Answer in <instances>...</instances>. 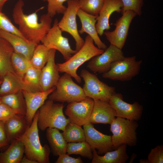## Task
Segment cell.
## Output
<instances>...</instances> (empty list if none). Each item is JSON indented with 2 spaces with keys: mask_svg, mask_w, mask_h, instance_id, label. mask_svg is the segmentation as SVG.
<instances>
[{
  "mask_svg": "<svg viewBox=\"0 0 163 163\" xmlns=\"http://www.w3.org/2000/svg\"><path fill=\"white\" fill-rule=\"evenodd\" d=\"M62 134L67 143L85 141L83 129L71 122L67 124Z\"/></svg>",
  "mask_w": 163,
  "mask_h": 163,
  "instance_id": "cell-30",
  "label": "cell"
},
{
  "mask_svg": "<svg viewBox=\"0 0 163 163\" xmlns=\"http://www.w3.org/2000/svg\"><path fill=\"white\" fill-rule=\"evenodd\" d=\"M0 79H1L0 78Z\"/></svg>",
  "mask_w": 163,
  "mask_h": 163,
  "instance_id": "cell-48",
  "label": "cell"
},
{
  "mask_svg": "<svg viewBox=\"0 0 163 163\" xmlns=\"http://www.w3.org/2000/svg\"><path fill=\"white\" fill-rule=\"evenodd\" d=\"M80 76L84 82L82 88L86 96L93 100L109 102L116 92L115 87L101 81L96 75L86 69L81 70Z\"/></svg>",
  "mask_w": 163,
  "mask_h": 163,
  "instance_id": "cell-8",
  "label": "cell"
},
{
  "mask_svg": "<svg viewBox=\"0 0 163 163\" xmlns=\"http://www.w3.org/2000/svg\"><path fill=\"white\" fill-rule=\"evenodd\" d=\"M123 6L121 0H104L96 19L95 27L98 35L102 36L105 30H108L110 28L109 23L110 15L114 12H121Z\"/></svg>",
  "mask_w": 163,
  "mask_h": 163,
  "instance_id": "cell-18",
  "label": "cell"
},
{
  "mask_svg": "<svg viewBox=\"0 0 163 163\" xmlns=\"http://www.w3.org/2000/svg\"><path fill=\"white\" fill-rule=\"evenodd\" d=\"M94 104L90 116L92 123L110 124L117 117L115 110L109 102L94 100Z\"/></svg>",
  "mask_w": 163,
  "mask_h": 163,
  "instance_id": "cell-20",
  "label": "cell"
},
{
  "mask_svg": "<svg viewBox=\"0 0 163 163\" xmlns=\"http://www.w3.org/2000/svg\"><path fill=\"white\" fill-rule=\"evenodd\" d=\"M72 76L65 73L56 85L55 89L48 96L49 99L64 103L81 101L86 97L83 88L75 83Z\"/></svg>",
  "mask_w": 163,
  "mask_h": 163,
  "instance_id": "cell-6",
  "label": "cell"
},
{
  "mask_svg": "<svg viewBox=\"0 0 163 163\" xmlns=\"http://www.w3.org/2000/svg\"><path fill=\"white\" fill-rule=\"evenodd\" d=\"M58 21L56 19L53 26L41 41L42 43L50 50H58L64 59L68 60L77 51L72 49L67 38L63 37L58 25Z\"/></svg>",
  "mask_w": 163,
  "mask_h": 163,
  "instance_id": "cell-10",
  "label": "cell"
},
{
  "mask_svg": "<svg viewBox=\"0 0 163 163\" xmlns=\"http://www.w3.org/2000/svg\"><path fill=\"white\" fill-rule=\"evenodd\" d=\"M46 130V137L50 145V150L55 156L66 153L67 142L59 130L55 128H48Z\"/></svg>",
  "mask_w": 163,
  "mask_h": 163,
  "instance_id": "cell-25",
  "label": "cell"
},
{
  "mask_svg": "<svg viewBox=\"0 0 163 163\" xmlns=\"http://www.w3.org/2000/svg\"><path fill=\"white\" fill-rule=\"evenodd\" d=\"M139 162L141 163H148L147 159H140Z\"/></svg>",
  "mask_w": 163,
  "mask_h": 163,
  "instance_id": "cell-44",
  "label": "cell"
},
{
  "mask_svg": "<svg viewBox=\"0 0 163 163\" xmlns=\"http://www.w3.org/2000/svg\"><path fill=\"white\" fill-rule=\"evenodd\" d=\"M94 100L86 97L79 101L68 103L65 111L71 122L82 126L90 122Z\"/></svg>",
  "mask_w": 163,
  "mask_h": 163,
  "instance_id": "cell-13",
  "label": "cell"
},
{
  "mask_svg": "<svg viewBox=\"0 0 163 163\" xmlns=\"http://www.w3.org/2000/svg\"><path fill=\"white\" fill-rule=\"evenodd\" d=\"M83 162L81 158H74L69 156V155L68 153L63 154L59 155L55 162L56 163H82Z\"/></svg>",
  "mask_w": 163,
  "mask_h": 163,
  "instance_id": "cell-40",
  "label": "cell"
},
{
  "mask_svg": "<svg viewBox=\"0 0 163 163\" xmlns=\"http://www.w3.org/2000/svg\"><path fill=\"white\" fill-rule=\"evenodd\" d=\"M50 50L43 44L37 45L30 60L32 66L36 69H41L48 61Z\"/></svg>",
  "mask_w": 163,
  "mask_h": 163,
  "instance_id": "cell-31",
  "label": "cell"
},
{
  "mask_svg": "<svg viewBox=\"0 0 163 163\" xmlns=\"http://www.w3.org/2000/svg\"><path fill=\"white\" fill-rule=\"evenodd\" d=\"M142 61L136 60V57H125L113 62L107 72L102 74L105 78L114 81H128L139 74Z\"/></svg>",
  "mask_w": 163,
  "mask_h": 163,
  "instance_id": "cell-7",
  "label": "cell"
},
{
  "mask_svg": "<svg viewBox=\"0 0 163 163\" xmlns=\"http://www.w3.org/2000/svg\"><path fill=\"white\" fill-rule=\"evenodd\" d=\"M82 24L79 34H87L93 39L94 43L99 48L105 50L107 47L106 45L100 39L97 33L95 25L97 16L89 14L80 9L77 13Z\"/></svg>",
  "mask_w": 163,
  "mask_h": 163,
  "instance_id": "cell-19",
  "label": "cell"
},
{
  "mask_svg": "<svg viewBox=\"0 0 163 163\" xmlns=\"http://www.w3.org/2000/svg\"><path fill=\"white\" fill-rule=\"evenodd\" d=\"M104 0H79V9L90 14L98 16Z\"/></svg>",
  "mask_w": 163,
  "mask_h": 163,
  "instance_id": "cell-34",
  "label": "cell"
},
{
  "mask_svg": "<svg viewBox=\"0 0 163 163\" xmlns=\"http://www.w3.org/2000/svg\"><path fill=\"white\" fill-rule=\"evenodd\" d=\"M83 126L86 141L91 148L96 150L99 155L104 154L114 148L111 136L104 134L98 131L90 122Z\"/></svg>",
  "mask_w": 163,
  "mask_h": 163,
  "instance_id": "cell-15",
  "label": "cell"
},
{
  "mask_svg": "<svg viewBox=\"0 0 163 163\" xmlns=\"http://www.w3.org/2000/svg\"><path fill=\"white\" fill-rule=\"evenodd\" d=\"M96 46L92 38L88 35L85 37L82 47L67 60L56 64L60 72L70 74L78 83L81 82V78L77 73L78 68L87 61L99 55L104 51Z\"/></svg>",
  "mask_w": 163,
  "mask_h": 163,
  "instance_id": "cell-3",
  "label": "cell"
},
{
  "mask_svg": "<svg viewBox=\"0 0 163 163\" xmlns=\"http://www.w3.org/2000/svg\"><path fill=\"white\" fill-rule=\"evenodd\" d=\"M3 30L17 35L25 40L18 29L15 27L9 18L0 11V30Z\"/></svg>",
  "mask_w": 163,
  "mask_h": 163,
  "instance_id": "cell-36",
  "label": "cell"
},
{
  "mask_svg": "<svg viewBox=\"0 0 163 163\" xmlns=\"http://www.w3.org/2000/svg\"><path fill=\"white\" fill-rule=\"evenodd\" d=\"M0 36L7 40L16 53L21 54L30 60L37 45L15 34L0 30Z\"/></svg>",
  "mask_w": 163,
  "mask_h": 163,
  "instance_id": "cell-22",
  "label": "cell"
},
{
  "mask_svg": "<svg viewBox=\"0 0 163 163\" xmlns=\"http://www.w3.org/2000/svg\"><path fill=\"white\" fill-rule=\"evenodd\" d=\"M67 152L69 155H80L90 160H92L93 157L92 148L86 141L68 143Z\"/></svg>",
  "mask_w": 163,
  "mask_h": 163,
  "instance_id": "cell-32",
  "label": "cell"
},
{
  "mask_svg": "<svg viewBox=\"0 0 163 163\" xmlns=\"http://www.w3.org/2000/svg\"><path fill=\"white\" fill-rule=\"evenodd\" d=\"M125 57L121 49L110 44L103 53L90 59L87 67L94 73L103 74L109 70L113 62Z\"/></svg>",
  "mask_w": 163,
  "mask_h": 163,
  "instance_id": "cell-12",
  "label": "cell"
},
{
  "mask_svg": "<svg viewBox=\"0 0 163 163\" xmlns=\"http://www.w3.org/2000/svg\"><path fill=\"white\" fill-rule=\"evenodd\" d=\"M12 66L16 75L21 79L31 65L30 60L24 56L14 52L11 59Z\"/></svg>",
  "mask_w": 163,
  "mask_h": 163,
  "instance_id": "cell-33",
  "label": "cell"
},
{
  "mask_svg": "<svg viewBox=\"0 0 163 163\" xmlns=\"http://www.w3.org/2000/svg\"><path fill=\"white\" fill-rule=\"evenodd\" d=\"M63 103H55L48 99L38 110L37 125L38 129L44 131L48 128L64 130L66 126L71 122L64 115Z\"/></svg>",
  "mask_w": 163,
  "mask_h": 163,
  "instance_id": "cell-4",
  "label": "cell"
},
{
  "mask_svg": "<svg viewBox=\"0 0 163 163\" xmlns=\"http://www.w3.org/2000/svg\"><path fill=\"white\" fill-rule=\"evenodd\" d=\"M79 0H69L67 7L58 25L62 32L70 34L75 41V50H79L83 46L85 40L80 36L77 28L76 20L79 7Z\"/></svg>",
  "mask_w": 163,
  "mask_h": 163,
  "instance_id": "cell-9",
  "label": "cell"
},
{
  "mask_svg": "<svg viewBox=\"0 0 163 163\" xmlns=\"http://www.w3.org/2000/svg\"><path fill=\"white\" fill-rule=\"evenodd\" d=\"M41 69L30 66L21 78L22 90L28 92L42 91L40 85Z\"/></svg>",
  "mask_w": 163,
  "mask_h": 163,
  "instance_id": "cell-27",
  "label": "cell"
},
{
  "mask_svg": "<svg viewBox=\"0 0 163 163\" xmlns=\"http://www.w3.org/2000/svg\"><path fill=\"white\" fill-rule=\"evenodd\" d=\"M38 115V110L31 124L19 139L24 145L27 157L38 163H49L50 149L47 145L43 146L40 143L37 125Z\"/></svg>",
  "mask_w": 163,
  "mask_h": 163,
  "instance_id": "cell-2",
  "label": "cell"
},
{
  "mask_svg": "<svg viewBox=\"0 0 163 163\" xmlns=\"http://www.w3.org/2000/svg\"><path fill=\"white\" fill-rule=\"evenodd\" d=\"M5 151L0 153V163H20L24 153V145L19 139H16Z\"/></svg>",
  "mask_w": 163,
  "mask_h": 163,
  "instance_id": "cell-26",
  "label": "cell"
},
{
  "mask_svg": "<svg viewBox=\"0 0 163 163\" xmlns=\"http://www.w3.org/2000/svg\"><path fill=\"white\" fill-rule=\"evenodd\" d=\"M5 129L9 143L19 139L30 126L25 115L17 114L5 122Z\"/></svg>",
  "mask_w": 163,
  "mask_h": 163,
  "instance_id": "cell-21",
  "label": "cell"
},
{
  "mask_svg": "<svg viewBox=\"0 0 163 163\" xmlns=\"http://www.w3.org/2000/svg\"><path fill=\"white\" fill-rule=\"evenodd\" d=\"M47 1V13L50 17H54L57 14H63L66 8L63 5L64 3L69 0H42Z\"/></svg>",
  "mask_w": 163,
  "mask_h": 163,
  "instance_id": "cell-35",
  "label": "cell"
},
{
  "mask_svg": "<svg viewBox=\"0 0 163 163\" xmlns=\"http://www.w3.org/2000/svg\"><path fill=\"white\" fill-rule=\"evenodd\" d=\"M114 24L115 26L113 31H105L103 34L110 44L122 49L123 47L128 34L130 24L134 18L137 15L131 10L126 11Z\"/></svg>",
  "mask_w": 163,
  "mask_h": 163,
  "instance_id": "cell-11",
  "label": "cell"
},
{
  "mask_svg": "<svg viewBox=\"0 0 163 163\" xmlns=\"http://www.w3.org/2000/svg\"><path fill=\"white\" fill-rule=\"evenodd\" d=\"M109 102L115 110L117 117L136 121L141 118L143 110L142 106L136 101L133 104L125 102L121 93H115Z\"/></svg>",
  "mask_w": 163,
  "mask_h": 163,
  "instance_id": "cell-14",
  "label": "cell"
},
{
  "mask_svg": "<svg viewBox=\"0 0 163 163\" xmlns=\"http://www.w3.org/2000/svg\"><path fill=\"white\" fill-rule=\"evenodd\" d=\"M2 79H0V86L2 82Z\"/></svg>",
  "mask_w": 163,
  "mask_h": 163,
  "instance_id": "cell-45",
  "label": "cell"
},
{
  "mask_svg": "<svg viewBox=\"0 0 163 163\" xmlns=\"http://www.w3.org/2000/svg\"><path fill=\"white\" fill-rule=\"evenodd\" d=\"M5 122L0 121V144L3 147L8 145V142L5 129Z\"/></svg>",
  "mask_w": 163,
  "mask_h": 163,
  "instance_id": "cell-41",
  "label": "cell"
},
{
  "mask_svg": "<svg viewBox=\"0 0 163 163\" xmlns=\"http://www.w3.org/2000/svg\"><path fill=\"white\" fill-rule=\"evenodd\" d=\"M56 86L46 91L34 92L22 90L26 105V118L29 126L40 108L44 104L49 95L56 89Z\"/></svg>",
  "mask_w": 163,
  "mask_h": 163,
  "instance_id": "cell-17",
  "label": "cell"
},
{
  "mask_svg": "<svg viewBox=\"0 0 163 163\" xmlns=\"http://www.w3.org/2000/svg\"><path fill=\"white\" fill-rule=\"evenodd\" d=\"M20 163H38V162L36 161L29 159L26 156H24L22 159Z\"/></svg>",
  "mask_w": 163,
  "mask_h": 163,
  "instance_id": "cell-42",
  "label": "cell"
},
{
  "mask_svg": "<svg viewBox=\"0 0 163 163\" xmlns=\"http://www.w3.org/2000/svg\"><path fill=\"white\" fill-rule=\"evenodd\" d=\"M127 145L122 144L115 150L107 152L102 156L99 155L95 149L92 148L93 154L92 163H125L129 158L126 152Z\"/></svg>",
  "mask_w": 163,
  "mask_h": 163,
  "instance_id": "cell-23",
  "label": "cell"
},
{
  "mask_svg": "<svg viewBox=\"0 0 163 163\" xmlns=\"http://www.w3.org/2000/svg\"><path fill=\"white\" fill-rule=\"evenodd\" d=\"M24 5L23 0L18 1L13 8V19L18 25V30L25 39L38 45L51 27L52 18L47 14H43L39 22L37 12L43 7L27 15L23 11Z\"/></svg>",
  "mask_w": 163,
  "mask_h": 163,
  "instance_id": "cell-1",
  "label": "cell"
},
{
  "mask_svg": "<svg viewBox=\"0 0 163 163\" xmlns=\"http://www.w3.org/2000/svg\"><path fill=\"white\" fill-rule=\"evenodd\" d=\"M2 147H3V146L2 145L0 144V149L1 148H2Z\"/></svg>",
  "mask_w": 163,
  "mask_h": 163,
  "instance_id": "cell-46",
  "label": "cell"
},
{
  "mask_svg": "<svg viewBox=\"0 0 163 163\" xmlns=\"http://www.w3.org/2000/svg\"><path fill=\"white\" fill-rule=\"evenodd\" d=\"M123 6L122 14L128 10L135 12L137 15L140 16L142 14V8L143 4V0H121Z\"/></svg>",
  "mask_w": 163,
  "mask_h": 163,
  "instance_id": "cell-37",
  "label": "cell"
},
{
  "mask_svg": "<svg viewBox=\"0 0 163 163\" xmlns=\"http://www.w3.org/2000/svg\"><path fill=\"white\" fill-rule=\"evenodd\" d=\"M14 52L13 48L9 43L0 36V78L1 79L8 72L16 74L11 61Z\"/></svg>",
  "mask_w": 163,
  "mask_h": 163,
  "instance_id": "cell-24",
  "label": "cell"
},
{
  "mask_svg": "<svg viewBox=\"0 0 163 163\" xmlns=\"http://www.w3.org/2000/svg\"><path fill=\"white\" fill-rule=\"evenodd\" d=\"M56 50L50 49L48 61L41 69L40 85L42 91H46L56 86L60 77L55 62Z\"/></svg>",
  "mask_w": 163,
  "mask_h": 163,
  "instance_id": "cell-16",
  "label": "cell"
},
{
  "mask_svg": "<svg viewBox=\"0 0 163 163\" xmlns=\"http://www.w3.org/2000/svg\"><path fill=\"white\" fill-rule=\"evenodd\" d=\"M2 103V101L1 100V98H0V104Z\"/></svg>",
  "mask_w": 163,
  "mask_h": 163,
  "instance_id": "cell-47",
  "label": "cell"
},
{
  "mask_svg": "<svg viewBox=\"0 0 163 163\" xmlns=\"http://www.w3.org/2000/svg\"><path fill=\"white\" fill-rule=\"evenodd\" d=\"M0 86V96L13 94L22 90L21 79L16 74L7 73L3 77Z\"/></svg>",
  "mask_w": 163,
  "mask_h": 163,
  "instance_id": "cell-28",
  "label": "cell"
},
{
  "mask_svg": "<svg viewBox=\"0 0 163 163\" xmlns=\"http://www.w3.org/2000/svg\"><path fill=\"white\" fill-rule=\"evenodd\" d=\"M17 114L14 110L6 104L3 103L0 104V121L5 122Z\"/></svg>",
  "mask_w": 163,
  "mask_h": 163,
  "instance_id": "cell-39",
  "label": "cell"
},
{
  "mask_svg": "<svg viewBox=\"0 0 163 163\" xmlns=\"http://www.w3.org/2000/svg\"><path fill=\"white\" fill-rule=\"evenodd\" d=\"M113 134L112 141L114 148L122 144L135 146L137 137L136 130L139 125L136 121L116 117L110 124Z\"/></svg>",
  "mask_w": 163,
  "mask_h": 163,
  "instance_id": "cell-5",
  "label": "cell"
},
{
  "mask_svg": "<svg viewBox=\"0 0 163 163\" xmlns=\"http://www.w3.org/2000/svg\"><path fill=\"white\" fill-rule=\"evenodd\" d=\"M148 163H163V145H158L151 149L149 154Z\"/></svg>",
  "mask_w": 163,
  "mask_h": 163,
  "instance_id": "cell-38",
  "label": "cell"
},
{
  "mask_svg": "<svg viewBox=\"0 0 163 163\" xmlns=\"http://www.w3.org/2000/svg\"><path fill=\"white\" fill-rule=\"evenodd\" d=\"M0 98L2 103L14 110L17 114L25 116L26 105L22 91L1 96Z\"/></svg>",
  "mask_w": 163,
  "mask_h": 163,
  "instance_id": "cell-29",
  "label": "cell"
},
{
  "mask_svg": "<svg viewBox=\"0 0 163 163\" xmlns=\"http://www.w3.org/2000/svg\"><path fill=\"white\" fill-rule=\"evenodd\" d=\"M8 0H0V11H1L5 3Z\"/></svg>",
  "mask_w": 163,
  "mask_h": 163,
  "instance_id": "cell-43",
  "label": "cell"
}]
</instances>
